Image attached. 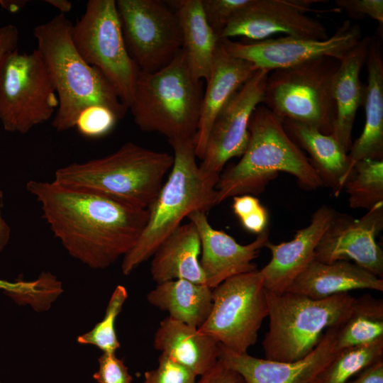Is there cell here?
<instances>
[{
	"label": "cell",
	"instance_id": "cell-27",
	"mask_svg": "<svg viewBox=\"0 0 383 383\" xmlns=\"http://www.w3.org/2000/svg\"><path fill=\"white\" fill-rule=\"evenodd\" d=\"M175 12L182 30V48L194 77L206 81L219 40L205 16L201 0L166 1Z\"/></svg>",
	"mask_w": 383,
	"mask_h": 383
},
{
	"label": "cell",
	"instance_id": "cell-6",
	"mask_svg": "<svg viewBox=\"0 0 383 383\" xmlns=\"http://www.w3.org/2000/svg\"><path fill=\"white\" fill-rule=\"evenodd\" d=\"M203 94L202 80L194 77L181 50L161 70L139 71L128 109L143 131L158 133L168 141L194 139Z\"/></svg>",
	"mask_w": 383,
	"mask_h": 383
},
{
	"label": "cell",
	"instance_id": "cell-23",
	"mask_svg": "<svg viewBox=\"0 0 383 383\" xmlns=\"http://www.w3.org/2000/svg\"><path fill=\"white\" fill-rule=\"evenodd\" d=\"M283 127L299 148L310 156V162L319 176L323 186L338 196L352 172L347 152L332 134H323L305 124L282 121Z\"/></svg>",
	"mask_w": 383,
	"mask_h": 383
},
{
	"label": "cell",
	"instance_id": "cell-30",
	"mask_svg": "<svg viewBox=\"0 0 383 383\" xmlns=\"http://www.w3.org/2000/svg\"><path fill=\"white\" fill-rule=\"evenodd\" d=\"M383 359V338L337 353L312 383H348L367 367Z\"/></svg>",
	"mask_w": 383,
	"mask_h": 383
},
{
	"label": "cell",
	"instance_id": "cell-13",
	"mask_svg": "<svg viewBox=\"0 0 383 383\" xmlns=\"http://www.w3.org/2000/svg\"><path fill=\"white\" fill-rule=\"evenodd\" d=\"M358 24L345 21L335 33L323 40L282 36L258 41H233L220 38L232 56L270 72L292 67L309 60L329 57L340 61L362 38Z\"/></svg>",
	"mask_w": 383,
	"mask_h": 383
},
{
	"label": "cell",
	"instance_id": "cell-39",
	"mask_svg": "<svg viewBox=\"0 0 383 383\" xmlns=\"http://www.w3.org/2000/svg\"><path fill=\"white\" fill-rule=\"evenodd\" d=\"M268 218L267 210L261 205L253 212L240 219V221L245 230L258 235L267 229Z\"/></svg>",
	"mask_w": 383,
	"mask_h": 383
},
{
	"label": "cell",
	"instance_id": "cell-7",
	"mask_svg": "<svg viewBox=\"0 0 383 383\" xmlns=\"http://www.w3.org/2000/svg\"><path fill=\"white\" fill-rule=\"evenodd\" d=\"M266 294L270 324L262 347L265 359L280 362L310 353L328 328L345 322L355 300L348 293L321 299L289 292Z\"/></svg>",
	"mask_w": 383,
	"mask_h": 383
},
{
	"label": "cell",
	"instance_id": "cell-41",
	"mask_svg": "<svg viewBox=\"0 0 383 383\" xmlns=\"http://www.w3.org/2000/svg\"><path fill=\"white\" fill-rule=\"evenodd\" d=\"M261 205L259 199L250 194L233 197L232 209L239 220L253 212Z\"/></svg>",
	"mask_w": 383,
	"mask_h": 383
},
{
	"label": "cell",
	"instance_id": "cell-29",
	"mask_svg": "<svg viewBox=\"0 0 383 383\" xmlns=\"http://www.w3.org/2000/svg\"><path fill=\"white\" fill-rule=\"evenodd\" d=\"M383 338V301L370 295L355 298L345 322L336 328V352Z\"/></svg>",
	"mask_w": 383,
	"mask_h": 383
},
{
	"label": "cell",
	"instance_id": "cell-8",
	"mask_svg": "<svg viewBox=\"0 0 383 383\" xmlns=\"http://www.w3.org/2000/svg\"><path fill=\"white\" fill-rule=\"evenodd\" d=\"M340 60L321 57L270 72L262 104L282 121L301 123L323 134L333 132L332 87Z\"/></svg>",
	"mask_w": 383,
	"mask_h": 383
},
{
	"label": "cell",
	"instance_id": "cell-15",
	"mask_svg": "<svg viewBox=\"0 0 383 383\" xmlns=\"http://www.w3.org/2000/svg\"><path fill=\"white\" fill-rule=\"evenodd\" d=\"M322 0H255L226 26L219 38L242 37L258 41L276 34L323 40L326 29L317 19L306 15L311 6Z\"/></svg>",
	"mask_w": 383,
	"mask_h": 383
},
{
	"label": "cell",
	"instance_id": "cell-44",
	"mask_svg": "<svg viewBox=\"0 0 383 383\" xmlns=\"http://www.w3.org/2000/svg\"><path fill=\"white\" fill-rule=\"evenodd\" d=\"M2 198V192L0 189V202ZM11 235V228L3 218L0 209V252L8 244Z\"/></svg>",
	"mask_w": 383,
	"mask_h": 383
},
{
	"label": "cell",
	"instance_id": "cell-36",
	"mask_svg": "<svg viewBox=\"0 0 383 383\" xmlns=\"http://www.w3.org/2000/svg\"><path fill=\"white\" fill-rule=\"evenodd\" d=\"M98 362V370L93 374L98 383H131L133 377L128 367L115 353H103Z\"/></svg>",
	"mask_w": 383,
	"mask_h": 383
},
{
	"label": "cell",
	"instance_id": "cell-17",
	"mask_svg": "<svg viewBox=\"0 0 383 383\" xmlns=\"http://www.w3.org/2000/svg\"><path fill=\"white\" fill-rule=\"evenodd\" d=\"M336 328H328L320 342L304 358L280 362L237 353L219 344V360L238 372L246 383H312L333 359Z\"/></svg>",
	"mask_w": 383,
	"mask_h": 383
},
{
	"label": "cell",
	"instance_id": "cell-40",
	"mask_svg": "<svg viewBox=\"0 0 383 383\" xmlns=\"http://www.w3.org/2000/svg\"><path fill=\"white\" fill-rule=\"evenodd\" d=\"M19 31L13 24L0 26V62L9 52L18 48Z\"/></svg>",
	"mask_w": 383,
	"mask_h": 383
},
{
	"label": "cell",
	"instance_id": "cell-34",
	"mask_svg": "<svg viewBox=\"0 0 383 383\" xmlns=\"http://www.w3.org/2000/svg\"><path fill=\"white\" fill-rule=\"evenodd\" d=\"M255 0H201L209 26L220 37L226 26L237 14L250 7Z\"/></svg>",
	"mask_w": 383,
	"mask_h": 383
},
{
	"label": "cell",
	"instance_id": "cell-19",
	"mask_svg": "<svg viewBox=\"0 0 383 383\" xmlns=\"http://www.w3.org/2000/svg\"><path fill=\"white\" fill-rule=\"evenodd\" d=\"M336 211L322 205L311 216L309 224L298 230L293 239L265 244L271 252L270 262L260 272L265 289L272 293L286 292L295 278L314 259L315 250Z\"/></svg>",
	"mask_w": 383,
	"mask_h": 383
},
{
	"label": "cell",
	"instance_id": "cell-24",
	"mask_svg": "<svg viewBox=\"0 0 383 383\" xmlns=\"http://www.w3.org/2000/svg\"><path fill=\"white\" fill-rule=\"evenodd\" d=\"M153 346L197 377L211 369L219 359V343L214 339L169 316L160 321Z\"/></svg>",
	"mask_w": 383,
	"mask_h": 383
},
{
	"label": "cell",
	"instance_id": "cell-18",
	"mask_svg": "<svg viewBox=\"0 0 383 383\" xmlns=\"http://www.w3.org/2000/svg\"><path fill=\"white\" fill-rule=\"evenodd\" d=\"M200 238L201 257L199 260L206 284L213 289L226 279L256 270L252 260L269 240L267 228L246 245L238 243L226 233L213 228L206 212L196 211L188 216Z\"/></svg>",
	"mask_w": 383,
	"mask_h": 383
},
{
	"label": "cell",
	"instance_id": "cell-12",
	"mask_svg": "<svg viewBox=\"0 0 383 383\" xmlns=\"http://www.w3.org/2000/svg\"><path fill=\"white\" fill-rule=\"evenodd\" d=\"M128 52L141 72H155L169 65L182 48L175 12L166 1H116Z\"/></svg>",
	"mask_w": 383,
	"mask_h": 383
},
{
	"label": "cell",
	"instance_id": "cell-28",
	"mask_svg": "<svg viewBox=\"0 0 383 383\" xmlns=\"http://www.w3.org/2000/svg\"><path fill=\"white\" fill-rule=\"evenodd\" d=\"M146 298L170 318L199 328L210 313L212 289L206 284L175 279L157 284Z\"/></svg>",
	"mask_w": 383,
	"mask_h": 383
},
{
	"label": "cell",
	"instance_id": "cell-9",
	"mask_svg": "<svg viewBox=\"0 0 383 383\" xmlns=\"http://www.w3.org/2000/svg\"><path fill=\"white\" fill-rule=\"evenodd\" d=\"M58 106L48 67L35 49L18 48L0 62V121L9 132L26 134L48 119Z\"/></svg>",
	"mask_w": 383,
	"mask_h": 383
},
{
	"label": "cell",
	"instance_id": "cell-31",
	"mask_svg": "<svg viewBox=\"0 0 383 383\" xmlns=\"http://www.w3.org/2000/svg\"><path fill=\"white\" fill-rule=\"evenodd\" d=\"M343 189L352 209L370 210L383 202V160L363 159L353 166Z\"/></svg>",
	"mask_w": 383,
	"mask_h": 383
},
{
	"label": "cell",
	"instance_id": "cell-22",
	"mask_svg": "<svg viewBox=\"0 0 383 383\" xmlns=\"http://www.w3.org/2000/svg\"><path fill=\"white\" fill-rule=\"evenodd\" d=\"M355 289L382 292L383 279L348 260L326 263L313 259L286 292L321 299Z\"/></svg>",
	"mask_w": 383,
	"mask_h": 383
},
{
	"label": "cell",
	"instance_id": "cell-11",
	"mask_svg": "<svg viewBox=\"0 0 383 383\" xmlns=\"http://www.w3.org/2000/svg\"><path fill=\"white\" fill-rule=\"evenodd\" d=\"M268 316L266 289L260 270L231 277L212 289L210 313L198 328L237 353H247Z\"/></svg>",
	"mask_w": 383,
	"mask_h": 383
},
{
	"label": "cell",
	"instance_id": "cell-10",
	"mask_svg": "<svg viewBox=\"0 0 383 383\" xmlns=\"http://www.w3.org/2000/svg\"><path fill=\"white\" fill-rule=\"evenodd\" d=\"M72 37L81 57L101 71L128 109L140 70L126 49L116 1H88Z\"/></svg>",
	"mask_w": 383,
	"mask_h": 383
},
{
	"label": "cell",
	"instance_id": "cell-3",
	"mask_svg": "<svg viewBox=\"0 0 383 383\" xmlns=\"http://www.w3.org/2000/svg\"><path fill=\"white\" fill-rule=\"evenodd\" d=\"M250 138L239 162L220 174L218 204L243 194L257 195L280 172L294 176L303 188L315 190L323 183L311 164L285 131L282 121L263 104L249 121Z\"/></svg>",
	"mask_w": 383,
	"mask_h": 383
},
{
	"label": "cell",
	"instance_id": "cell-4",
	"mask_svg": "<svg viewBox=\"0 0 383 383\" xmlns=\"http://www.w3.org/2000/svg\"><path fill=\"white\" fill-rule=\"evenodd\" d=\"M174 155L170 175L148 208L146 225L134 247L123 257L121 271L128 275L151 257L159 245L194 211L206 212L218 204L220 175L197 165L193 139L168 141Z\"/></svg>",
	"mask_w": 383,
	"mask_h": 383
},
{
	"label": "cell",
	"instance_id": "cell-32",
	"mask_svg": "<svg viewBox=\"0 0 383 383\" xmlns=\"http://www.w3.org/2000/svg\"><path fill=\"white\" fill-rule=\"evenodd\" d=\"M127 297L126 288L118 285L109 301L104 318L90 331L79 335L78 343L93 345L103 353H116L120 343L115 331V321Z\"/></svg>",
	"mask_w": 383,
	"mask_h": 383
},
{
	"label": "cell",
	"instance_id": "cell-14",
	"mask_svg": "<svg viewBox=\"0 0 383 383\" xmlns=\"http://www.w3.org/2000/svg\"><path fill=\"white\" fill-rule=\"evenodd\" d=\"M270 72L257 70L220 111L209 132L199 165L201 170L220 175L229 160L243 155L250 138V118L255 108L262 104Z\"/></svg>",
	"mask_w": 383,
	"mask_h": 383
},
{
	"label": "cell",
	"instance_id": "cell-35",
	"mask_svg": "<svg viewBox=\"0 0 383 383\" xmlns=\"http://www.w3.org/2000/svg\"><path fill=\"white\" fill-rule=\"evenodd\" d=\"M196 377L188 368L160 353L157 366L144 373L143 383H196Z\"/></svg>",
	"mask_w": 383,
	"mask_h": 383
},
{
	"label": "cell",
	"instance_id": "cell-20",
	"mask_svg": "<svg viewBox=\"0 0 383 383\" xmlns=\"http://www.w3.org/2000/svg\"><path fill=\"white\" fill-rule=\"evenodd\" d=\"M257 70L250 62L230 55L219 38L210 75L206 81L197 131L193 139L196 157L202 158L211 128L220 111Z\"/></svg>",
	"mask_w": 383,
	"mask_h": 383
},
{
	"label": "cell",
	"instance_id": "cell-38",
	"mask_svg": "<svg viewBox=\"0 0 383 383\" xmlns=\"http://www.w3.org/2000/svg\"><path fill=\"white\" fill-rule=\"evenodd\" d=\"M196 383H246V382L238 372L218 359L211 369L199 376Z\"/></svg>",
	"mask_w": 383,
	"mask_h": 383
},
{
	"label": "cell",
	"instance_id": "cell-33",
	"mask_svg": "<svg viewBox=\"0 0 383 383\" xmlns=\"http://www.w3.org/2000/svg\"><path fill=\"white\" fill-rule=\"evenodd\" d=\"M118 120L110 109L101 106H91L79 113L74 128L84 137L97 138L108 134Z\"/></svg>",
	"mask_w": 383,
	"mask_h": 383
},
{
	"label": "cell",
	"instance_id": "cell-45",
	"mask_svg": "<svg viewBox=\"0 0 383 383\" xmlns=\"http://www.w3.org/2000/svg\"><path fill=\"white\" fill-rule=\"evenodd\" d=\"M45 2L58 9L62 14L70 12L72 9V4L67 0H45Z\"/></svg>",
	"mask_w": 383,
	"mask_h": 383
},
{
	"label": "cell",
	"instance_id": "cell-21",
	"mask_svg": "<svg viewBox=\"0 0 383 383\" xmlns=\"http://www.w3.org/2000/svg\"><path fill=\"white\" fill-rule=\"evenodd\" d=\"M371 37L365 36L340 61L333 81L335 119L332 135L348 152L352 145V131L358 109L364 104L366 84L360 79L368 54Z\"/></svg>",
	"mask_w": 383,
	"mask_h": 383
},
{
	"label": "cell",
	"instance_id": "cell-37",
	"mask_svg": "<svg viewBox=\"0 0 383 383\" xmlns=\"http://www.w3.org/2000/svg\"><path fill=\"white\" fill-rule=\"evenodd\" d=\"M337 9L345 11L351 18L369 16L377 21L379 28L383 26L382 0H337Z\"/></svg>",
	"mask_w": 383,
	"mask_h": 383
},
{
	"label": "cell",
	"instance_id": "cell-43",
	"mask_svg": "<svg viewBox=\"0 0 383 383\" xmlns=\"http://www.w3.org/2000/svg\"><path fill=\"white\" fill-rule=\"evenodd\" d=\"M26 286V282L18 280L11 282L0 279V289L4 291L7 295L21 293Z\"/></svg>",
	"mask_w": 383,
	"mask_h": 383
},
{
	"label": "cell",
	"instance_id": "cell-42",
	"mask_svg": "<svg viewBox=\"0 0 383 383\" xmlns=\"http://www.w3.org/2000/svg\"><path fill=\"white\" fill-rule=\"evenodd\" d=\"M350 383H383V359L365 368Z\"/></svg>",
	"mask_w": 383,
	"mask_h": 383
},
{
	"label": "cell",
	"instance_id": "cell-2",
	"mask_svg": "<svg viewBox=\"0 0 383 383\" xmlns=\"http://www.w3.org/2000/svg\"><path fill=\"white\" fill-rule=\"evenodd\" d=\"M72 26L60 13L33 30L37 50L48 67L58 99L52 121L58 132L74 128L79 113L91 106H104L118 119L128 111L101 71L89 65L77 50Z\"/></svg>",
	"mask_w": 383,
	"mask_h": 383
},
{
	"label": "cell",
	"instance_id": "cell-16",
	"mask_svg": "<svg viewBox=\"0 0 383 383\" xmlns=\"http://www.w3.org/2000/svg\"><path fill=\"white\" fill-rule=\"evenodd\" d=\"M383 229V202L360 218L336 212L322 235L314 259L322 262L352 260L383 279V252L376 240Z\"/></svg>",
	"mask_w": 383,
	"mask_h": 383
},
{
	"label": "cell",
	"instance_id": "cell-5",
	"mask_svg": "<svg viewBox=\"0 0 383 383\" xmlns=\"http://www.w3.org/2000/svg\"><path fill=\"white\" fill-rule=\"evenodd\" d=\"M173 162L167 152L128 142L104 157L59 168L53 181L148 209Z\"/></svg>",
	"mask_w": 383,
	"mask_h": 383
},
{
	"label": "cell",
	"instance_id": "cell-26",
	"mask_svg": "<svg viewBox=\"0 0 383 383\" xmlns=\"http://www.w3.org/2000/svg\"><path fill=\"white\" fill-rule=\"evenodd\" d=\"M200 253L201 241L195 226L191 221L181 224L154 252L150 264L152 279L157 284L182 279L206 284Z\"/></svg>",
	"mask_w": 383,
	"mask_h": 383
},
{
	"label": "cell",
	"instance_id": "cell-1",
	"mask_svg": "<svg viewBox=\"0 0 383 383\" xmlns=\"http://www.w3.org/2000/svg\"><path fill=\"white\" fill-rule=\"evenodd\" d=\"M26 189L68 253L93 269L106 268L124 257L148 221V209L54 181L30 180Z\"/></svg>",
	"mask_w": 383,
	"mask_h": 383
},
{
	"label": "cell",
	"instance_id": "cell-25",
	"mask_svg": "<svg viewBox=\"0 0 383 383\" xmlns=\"http://www.w3.org/2000/svg\"><path fill=\"white\" fill-rule=\"evenodd\" d=\"M365 64V124L348 152L353 167L363 159L383 160V56L379 39L371 37Z\"/></svg>",
	"mask_w": 383,
	"mask_h": 383
}]
</instances>
